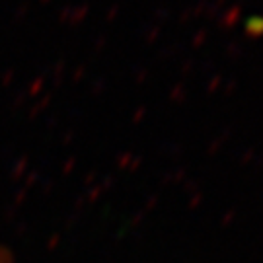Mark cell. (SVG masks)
<instances>
[{
	"instance_id": "1",
	"label": "cell",
	"mask_w": 263,
	"mask_h": 263,
	"mask_svg": "<svg viewBox=\"0 0 263 263\" xmlns=\"http://www.w3.org/2000/svg\"><path fill=\"white\" fill-rule=\"evenodd\" d=\"M0 263H10V261H8V257H6L4 254H0Z\"/></svg>"
}]
</instances>
